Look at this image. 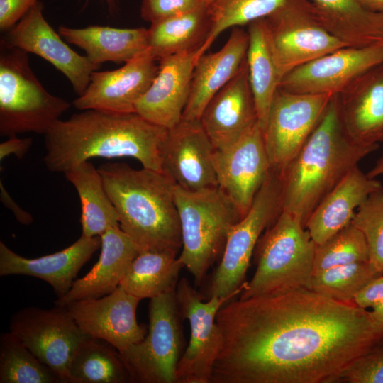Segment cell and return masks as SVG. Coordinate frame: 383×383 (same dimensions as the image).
Returning a JSON list of instances; mask_svg holds the SVG:
<instances>
[{
	"instance_id": "c3c4849f",
	"label": "cell",
	"mask_w": 383,
	"mask_h": 383,
	"mask_svg": "<svg viewBox=\"0 0 383 383\" xmlns=\"http://www.w3.org/2000/svg\"><path fill=\"white\" fill-rule=\"evenodd\" d=\"M206 1V0H205Z\"/></svg>"
},
{
	"instance_id": "e575fe53",
	"label": "cell",
	"mask_w": 383,
	"mask_h": 383,
	"mask_svg": "<svg viewBox=\"0 0 383 383\" xmlns=\"http://www.w3.org/2000/svg\"><path fill=\"white\" fill-rule=\"evenodd\" d=\"M285 1L206 0L211 27L206 41L197 52V60L208 51L224 30L229 28L248 25L255 20L265 18Z\"/></svg>"
},
{
	"instance_id": "d6a6232c",
	"label": "cell",
	"mask_w": 383,
	"mask_h": 383,
	"mask_svg": "<svg viewBox=\"0 0 383 383\" xmlns=\"http://www.w3.org/2000/svg\"><path fill=\"white\" fill-rule=\"evenodd\" d=\"M131 382L119 352L102 340L89 338L75 351L68 367V383Z\"/></svg>"
},
{
	"instance_id": "83f0119b",
	"label": "cell",
	"mask_w": 383,
	"mask_h": 383,
	"mask_svg": "<svg viewBox=\"0 0 383 383\" xmlns=\"http://www.w3.org/2000/svg\"><path fill=\"white\" fill-rule=\"evenodd\" d=\"M323 26L350 47L383 42V14L365 9L357 0H310Z\"/></svg>"
},
{
	"instance_id": "bcb514c9",
	"label": "cell",
	"mask_w": 383,
	"mask_h": 383,
	"mask_svg": "<svg viewBox=\"0 0 383 383\" xmlns=\"http://www.w3.org/2000/svg\"><path fill=\"white\" fill-rule=\"evenodd\" d=\"M369 311L371 316L377 323L383 326V299L374 304Z\"/></svg>"
},
{
	"instance_id": "1f68e13d",
	"label": "cell",
	"mask_w": 383,
	"mask_h": 383,
	"mask_svg": "<svg viewBox=\"0 0 383 383\" xmlns=\"http://www.w3.org/2000/svg\"><path fill=\"white\" fill-rule=\"evenodd\" d=\"M177 254L170 250L140 252L119 287L140 300L175 289L184 267Z\"/></svg>"
},
{
	"instance_id": "f35d334b",
	"label": "cell",
	"mask_w": 383,
	"mask_h": 383,
	"mask_svg": "<svg viewBox=\"0 0 383 383\" xmlns=\"http://www.w3.org/2000/svg\"><path fill=\"white\" fill-rule=\"evenodd\" d=\"M340 382L383 383V340L355 359L343 372Z\"/></svg>"
},
{
	"instance_id": "b9f144b4",
	"label": "cell",
	"mask_w": 383,
	"mask_h": 383,
	"mask_svg": "<svg viewBox=\"0 0 383 383\" xmlns=\"http://www.w3.org/2000/svg\"><path fill=\"white\" fill-rule=\"evenodd\" d=\"M383 299V274L368 284L355 297L353 303L357 306L367 309Z\"/></svg>"
},
{
	"instance_id": "484cf974",
	"label": "cell",
	"mask_w": 383,
	"mask_h": 383,
	"mask_svg": "<svg viewBox=\"0 0 383 383\" xmlns=\"http://www.w3.org/2000/svg\"><path fill=\"white\" fill-rule=\"evenodd\" d=\"M358 165L353 167L321 200L305 228L316 245L321 244L351 223L355 210L374 191L382 187Z\"/></svg>"
},
{
	"instance_id": "8d00e7d4",
	"label": "cell",
	"mask_w": 383,
	"mask_h": 383,
	"mask_svg": "<svg viewBox=\"0 0 383 383\" xmlns=\"http://www.w3.org/2000/svg\"><path fill=\"white\" fill-rule=\"evenodd\" d=\"M370 260L367 241L351 223L323 243L316 245L313 274L331 267Z\"/></svg>"
},
{
	"instance_id": "52a82bcc",
	"label": "cell",
	"mask_w": 383,
	"mask_h": 383,
	"mask_svg": "<svg viewBox=\"0 0 383 383\" xmlns=\"http://www.w3.org/2000/svg\"><path fill=\"white\" fill-rule=\"evenodd\" d=\"M70 106L48 92L32 71L28 52L1 46L0 134L45 135Z\"/></svg>"
},
{
	"instance_id": "4dcf8cb0",
	"label": "cell",
	"mask_w": 383,
	"mask_h": 383,
	"mask_svg": "<svg viewBox=\"0 0 383 383\" xmlns=\"http://www.w3.org/2000/svg\"><path fill=\"white\" fill-rule=\"evenodd\" d=\"M211 27L206 3L186 13L152 23L148 29V50L156 60L199 50Z\"/></svg>"
},
{
	"instance_id": "4fadbf2b",
	"label": "cell",
	"mask_w": 383,
	"mask_h": 383,
	"mask_svg": "<svg viewBox=\"0 0 383 383\" xmlns=\"http://www.w3.org/2000/svg\"><path fill=\"white\" fill-rule=\"evenodd\" d=\"M333 96L292 93L278 89L263 131L271 170L279 173L297 155Z\"/></svg>"
},
{
	"instance_id": "6da1fadb",
	"label": "cell",
	"mask_w": 383,
	"mask_h": 383,
	"mask_svg": "<svg viewBox=\"0 0 383 383\" xmlns=\"http://www.w3.org/2000/svg\"><path fill=\"white\" fill-rule=\"evenodd\" d=\"M210 383H335L383 340L370 311L309 289L229 301Z\"/></svg>"
},
{
	"instance_id": "ffe728a7",
	"label": "cell",
	"mask_w": 383,
	"mask_h": 383,
	"mask_svg": "<svg viewBox=\"0 0 383 383\" xmlns=\"http://www.w3.org/2000/svg\"><path fill=\"white\" fill-rule=\"evenodd\" d=\"M199 120L215 150L232 145L258 122L246 57L234 77L211 98Z\"/></svg>"
},
{
	"instance_id": "ee69618b",
	"label": "cell",
	"mask_w": 383,
	"mask_h": 383,
	"mask_svg": "<svg viewBox=\"0 0 383 383\" xmlns=\"http://www.w3.org/2000/svg\"><path fill=\"white\" fill-rule=\"evenodd\" d=\"M1 201L6 207L10 209L14 214L16 218L21 223L28 225L33 222V216L27 211L22 209L11 198L7 192L2 182H0Z\"/></svg>"
},
{
	"instance_id": "d4e9b609",
	"label": "cell",
	"mask_w": 383,
	"mask_h": 383,
	"mask_svg": "<svg viewBox=\"0 0 383 383\" xmlns=\"http://www.w3.org/2000/svg\"><path fill=\"white\" fill-rule=\"evenodd\" d=\"M101 253L96 263L83 277L75 280L55 305L104 296L115 290L139 253L133 240L120 228L113 227L101 236Z\"/></svg>"
},
{
	"instance_id": "f546056e",
	"label": "cell",
	"mask_w": 383,
	"mask_h": 383,
	"mask_svg": "<svg viewBox=\"0 0 383 383\" xmlns=\"http://www.w3.org/2000/svg\"><path fill=\"white\" fill-rule=\"evenodd\" d=\"M64 174L75 188L80 199L82 236H101L109 228L120 226L118 213L98 169L86 161Z\"/></svg>"
},
{
	"instance_id": "7dc6e473",
	"label": "cell",
	"mask_w": 383,
	"mask_h": 383,
	"mask_svg": "<svg viewBox=\"0 0 383 383\" xmlns=\"http://www.w3.org/2000/svg\"><path fill=\"white\" fill-rule=\"evenodd\" d=\"M367 174L370 178H376L383 174V152Z\"/></svg>"
},
{
	"instance_id": "cb8c5ba5",
	"label": "cell",
	"mask_w": 383,
	"mask_h": 383,
	"mask_svg": "<svg viewBox=\"0 0 383 383\" xmlns=\"http://www.w3.org/2000/svg\"><path fill=\"white\" fill-rule=\"evenodd\" d=\"M248 43V31L233 27L220 50L204 53L197 60L182 118L200 119L211 98L238 72L246 57Z\"/></svg>"
},
{
	"instance_id": "7402d4cb",
	"label": "cell",
	"mask_w": 383,
	"mask_h": 383,
	"mask_svg": "<svg viewBox=\"0 0 383 383\" xmlns=\"http://www.w3.org/2000/svg\"><path fill=\"white\" fill-rule=\"evenodd\" d=\"M101 237L81 236L69 247L37 258L24 257L0 242V276L26 275L48 283L57 299L71 288L79 271L101 248Z\"/></svg>"
},
{
	"instance_id": "30bf717a",
	"label": "cell",
	"mask_w": 383,
	"mask_h": 383,
	"mask_svg": "<svg viewBox=\"0 0 383 383\" xmlns=\"http://www.w3.org/2000/svg\"><path fill=\"white\" fill-rule=\"evenodd\" d=\"M264 19L283 77L298 67L348 46L323 26L310 0H286Z\"/></svg>"
},
{
	"instance_id": "8992f818",
	"label": "cell",
	"mask_w": 383,
	"mask_h": 383,
	"mask_svg": "<svg viewBox=\"0 0 383 383\" xmlns=\"http://www.w3.org/2000/svg\"><path fill=\"white\" fill-rule=\"evenodd\" d=\"M175 201L182 240L178 259L199 286L223 254L230 230L243 217L218 187L189 191L176 185Z\"/></svg>"
},
{
	"instance_id": "ac0fdd59",
	"label": "cell",
	"mask_w": 383,
	"mask_h": 383,
	"mask_svg": "<svg viewBox=\"0 0 383 383\" xmlns=\"http://www.w3.org/2000/svg\"><path fill=\"white\" fill-rule=\"evenodd\" d=\"M214 151L200 120L182 118L167 129L162 147L163 172L186 190L217 187Z\"/></svg>"
},
{
	"instance_id": "44dd1931",
	"label": "cell",
	"mask_w": 383,
	"mask_h": 383,
	"mask_svg": "<svg viewBox=\"0 0 383 383\" xmlns=\"http://www.w3.org/2000/svg\"><path fill=\"white\" fill-rule=\"evenodd\" d=\"M198 51L194 50L160 59L157 74L136 103L135 113L167 129L177 125L182 118L189 96Z\"/></svg>"
},
{
	"instance_id": "5b68a950",
	"label": "cell",
	"mask_w": 383,
	"mask_h": 383,
	"mask_svg": "<svg viewBox=\"0 0 383 383\" xmlns=\"http://www.w3.org/2000/svg\"><path fill=\"white\" fill-rule=\"evenodd\" d=\"M316 244L307 229L290 213L281 211L260 238L257 268L239 299L309 289Z\"/></svg>"
},
{
	"instance_id": "9a60e30c",
	"label": "cell",
	"mask_w": 383,
	"mask_h": 383,
	"mask_svg": "<svg viewBox=\"0 0 383 383\" xmlns=\"http://www.w3.org/2000/svg\"><path fill=\"white\" fill-rule=\"evenodd\" d=\"M383 62V42L344 47L298 67L282 79L279 89L309 94L340 93L367 70Z\"/></svg>"
},
{
	"instance_id": "60d3db41",
	"label": "cell",
	"mask_w": 383,
	"mask_h": 383,
	"mask_svg": "<svg viewBox=\"0 0 383 383\" xmlns=\"http://www.w3.org/2000/svg\"><path fill=\"white\" fill-rule=\"evenodd\" d=\"M38 0H0V29L9 31Z\"/></svg>"
},
{
	"instance_id": "7bdbcfd3",
	"label": "cell",
	"mask_w": 383,
	"mask_h": 383,
	"mask_svg": "<svg viewBox=\"0 0 383 383\" xmlns=\"http://www.w3.org/2000/svg\"><path fill=\"white\" fill-rule=\"evenodd\" d=\"M32 143L33 140L30 138L9 137V139L0 144V160H3L10 155H14L17 158L22 159L31 147Z\"/></svg>"
},
{
	"instance_id": "f1b7e54d",
	"label": "cell",
	"mask_w": 383,
	"mask_h": 383,
	"mask_svg": "<svg viewBox=\"0 0 383 383\" xmlns=\"http://www.w3.org/2000/svg\"><path fill=\"white\" fill-rule=\"evenodd\" d=\"M248 33L249 43L246 58L249 79L258 123L263 131L283 74L268 36L264 18L249 23Z\"/></svg>"
},
{
	"instance_id": "3957f363",
	"label": "cell",
	"mask_w": 383,
	"mask_h": 383,
	"mask_svg": "<svg viewBox=\"0 0 383 383\" xmlns=\"http://www.w3.org/2000/svg\"><path fill=\"white\" fill-rule=\"evenodd\" d=\"M379 145L353 140L343 126L336 94L293 160L279 174L282 211L305 227L313 211L342 179Z\"/></svg>"
},
{
	"instance_id": "8fae6325",
	"label": "cell",
	"mask_w": 383,
	"mask_h": 383,
	"mask_svg": "<svg viewBox=\"0 0 383 383\" xmlns=\"http://www.w3.org/2000/svg\"><path fill=\"white\" fill-rule=\"evenodd\" d=\"M9 328L62 383H68V367L75 351L91 338L76 323L66 306L55 304L49 309L25 307L11 317Z\"/></svg>"
},
{
	"instance_id": "d590c367",
	"label": "cell",
	"mask_w": 383,
	"mask_h": 383,
	"mask_svg": "<svg viewBox=\"0 0 383 383\" xmlns=\"http://www.w3.org/2000/svg\"><path fill=\"white\" fill-rule=\"evenodd\" d=\"M382 274L370 260L337 266L313 274L309 289L340 302L353 303L360 292Z\"/></svg>"
},
{
	"instance_id": "d6986e66",
	"label": "cell",
	"mask_w": 383,
	"mask_h": 383,
	"mask_svg": "<svg viewBox=\"0 0 383 383\" xmlns=\"http://www.w3.org/2000/svg\"><path fill=\"white\" fill-rule=\"evenodd\" d=\"M148 50L111 71H94L83 94L73 101L79 110L133 113L156 77L159 65Z\"/></svg>"
},
{
	"instance_id": "e0dca14e",
	"label": "cell",
	"mask_w": 383,
	"mask_h": 383,
	"mask_svg": "<svg viewBox=\"0 0 383 383\" xmlns=\"http://www.w3.org/2000/svg\"><path fill=\"white\" fill-rule=\"evenodd\" d=\"M140 301L118 286L107 295L74 301L66 307L87 335L107 342L121 353L143 340L148 333L136 319Z\"/></svg>"
},
{
	"instance_id": "ba28073f",
	"label": "cell",
	"mask_w": 383,
	"mask_h": 383,
	"mask_svg": "<svg viewBox=\"0 0 383 383\" xmlns=\"http://www.w3.org/2000/svg\"><path fill=\"white\" fill-rule=\"evenodd\" d=\"M181 318L176 289L150 299L145 337L119 353L131 382L177 383L183 348Z\"/></svg>"
},
{
	"instance_id": "4316f807",
	"label": "cell",
	"mask_w": 383,
	"mask_h": 383,
	"mask_svg": "<svg viewBox=\"0 0 383 383\" xmlns=\"http://www.w3.org/2000/svg\"><path fill=\"white\" fill-rule=\"evenodd\" d=\"M65 40L86 52L99 66L104 62L126 63L148 50V29L92 26L84 28L59 27Z\"/></svg>"
},
{
	"instance_id": "277c9868",
	"label": "cell",
	"mask_w": 383,
	"mask_h": 383,
	"mask_svg": "<svg viewBox=\"0 0 383 383\" xmlns=\"http://www.w3.org/2000/svg\"><path fill=\"white\" fill-rule=\"evenodd\" d=\"M98 170L118 216L121 229L139 252H178L182 240L175 201L176 184L164 172L125 163H107Z\"/></svg>"
},
{
	"instance_id": "5bb4252c",
	"label": "cell",
	"mask_w": 383,
	"mask_h": 383,
	"mask_svg": "<svg viewBox=\"0 0 383 383\" xmlns=\"http://www.w3.org/2000/svg\"><path fill=\"white\" fill-rule=\"evenodd\" d=\"M213 164L218 187L243 217L271 170L258 122L232 145L215 150Z\"/></svg>"
},
{
	"instance_id": "7a4b0ae2",
	"label": "cell",
	"mask_w": 383,
	"mask_h": 383,
	"mask_svg": "<svg viewBox=\"0 0 383 383\" xmlns=\"http://www.w3.org/2000/svg\"><path fill=\"white\" fill-rule=\"evenodd\" d=\"M167 129L135 112L82 110L58 120L45 135L43 162L63 172L93 157H133L143 167L163 172L162 147Z\"/></svg>"
},
{
	"instance_id": "74e56055",
	"label": "cell",
	"mask_w": 383,
	"mask_h": 383,
	"mask_svg": "<svg viewBox=\"0 0 383 383\" xmlns=\"http://www.w3.org/2000/svg\"><path fill=\"white\" fill-rule=\"evenodd\" d=\"M351 223L364 235L370 261L383 274V187L372 192L360 204Z\"/></svg>"
},
{
	"instance_id": "603a6c76",
	"label": "cell",
	"mask_w": 383,
	"mask_h": 383,
	"mask_svg": "<svg viewBox=\"0 0 383 383\" xmlns=\"http://www.w3.org/2000/svg\"><path fill=\"white\" fill-rule=\"evenodd\" d=\"M336 96L343 126L353 140L383 143V62L359 75Z\"/></svg>"
},
{
	"instance_id": "7c38bea8",
	"label": "cell",
	"mask_w": 383,
	"mask_h": 383,
	"mask_svg": "<svg viewBox=\"0 0 383 383\" xmlns=\"http://www.w3.org/2000/svg\"><path fill=\"white\" fill-rule=\"evenodd\" d=\"M180 315L188 320L190 340L177 370V383H210L213 365L222 344L216 317L229 299L212 296L206 301L186 278L176 287Z\"/></svg>"
},
{
	"instance_id": "9c48e42d",
	"label": "cell",
	"mask_w": 383,
	"mask_h": 383,
	"mask_svg": "<svg viewBox=\"0 0 383 383\" xmlns=\"http://www.w3.org/2000/svg\"><path fill=\"white\" fill-rule=\"evenodd\" d=\"M282 211L279 174L271 170L247 213L230 230L221 262L209 287V298L231 300L244 285L251 257L263 231Z\"/></svg>"
},
{
	"instance_id": "2e32d148",
	"label": "cell",
	"mask_w": 383,
	"mask_h": 383,
	"mask_svg": "<svg viewBox=\"0 0 383 383\" xmlns=\"http://www.w3.org/2000/svg\"><path fill=\"white\" fill-rule=\"evenodd\" d=\"M43 9L38 1L7 32L1 46L18 48L41 57L62 72L81 96L90 83L92 72L100 66L71 49L47 22Z\"/></svg>"
},
{
	"instance_id": "ab89813d",
	"label": "cell",
	"mask_w": 383,
	"mask_h": 383,
	"mask_svg": "<svg viewBox=\"0 0 383 383\" xmlns=\"http://www.w3.org/2000/svg\"><path fill=\"white\" fill-rule=\"evenodd\" d=\"M205 3V0H142L140 16L152 24L186 13Z\"/></svg>"
},
{
	"instance_id": "f6af8a7d",
	"label": "cell",
	"mask_w": 383,
	"mask_h": 383,
	"mask_svg": "<svg viewBox=\"0 0 383 383\" xmlns=\"http://www.w3.org/2000/svg\"><path fill=\"white\" fill-rule=\"evenodd\" d=\"M367 10L383 14V0H357Z\"/></svg>"
},
{
	"instance_id": "836d02e7",
	"label": "cell",
	"mask_w": 383,
	"mask_h": 383,
	"mask_svg": "<svg viewBox=\"0 0 383 383\" xmlns=\"http://www.w3.org/2000/svg\"><path fill=\"white\" fill-rule=\"evenodd\" d=\"M0 383H62L10 331L0 335Z\"/></svg>"
}]
</instances>
